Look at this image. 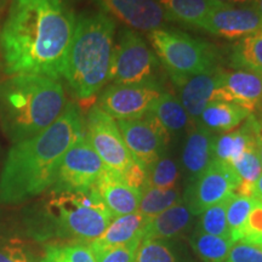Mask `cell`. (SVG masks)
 <instances>
[{
	"label": "cell",
	"mask_w": 262,
	"mask_h": 262,
	"mask_svg": "<svg viewBox=\"0 0 262 262\" xmlns=\"http://www.w3.org/2000/svg\"><path fill=\"white\" fill-rule=\"evenodd\" d=\"M117 123L126 147L143 168H149L164 155L170 135L152 113H146L137 119L118 120Z\"/></svg>",
	"instance_id": "8fae6325"
},
{
	"label": "cell",
	"mask_w": 262,
	"mask_h": 262,
	"mask_svg": "<svg viewBox=\"0 0 262 262\" xmlns=\"http://www.w3.org/2000/svg\"><path fill=\"white\" fill-rule=\"evenodd\" d=\"M202 29L226 39H242L262 32V15L256 6L222 5L215 9Z\"/></svg>",
	"instance_id": "5bb4252c"
},
{
	"label": "cell",
	"mask_w": 262,
	"mask_h": 262,
	"mask_svg": "<svg viewBox=\"0 0 262 262\" xmlns=\"http://www.w3.org/2000/svg\"><path fill=\"white\" fill-rule=\"evenodd\" d=\"M45 210L61 233L90 243L100 238L113 220L94 188L88 192H52Z\"/></svg>",
	"instance_id": "5b68a950"
},
{
	"label": "cell",
	"mask_w": 262,
	"mask_h": 262,
	"mask_svg": "<svg viewBox=\"0 0 262 262\" xmlns=\"http://www.w3.org/2000/svg\"><path fill=\"white\" fill-rule=\"evenodd\" d=\"M250 112L235 103L215 100L204 108L196 124L212 133H228L245 122Z\"/></svg>",
	"instance_id": "44dd1931"
},
{
	"label": "cell",
	"mask_w": 262,
	"mask_h": 262,
	"mask_svg": "<svg viewBox=\"0 0 262 262\" xmlns=\"http://www.w3.org/2000/svg\"><path fill=\"white\" fill-rule=\"evenodd\" d=\"M254 120H255V137H256L257 149H258V155H260V160L262 165V110H260L256 113H254Z\"/></svg>",
	"instance_id": "74e56055"
},
{
	"label": "cell",
	"mask_w": 262,
	"mask_h": 262,
	"mask_svg": "<svg viewBox=\"0 0 262 262\" xmlns=\"http://www.w3.org/2000/svg\"><path fill=\"white\" fill-rule=\"evenodd\" d=\"M158 57L139 33L131 29L120 32L114 45L110 81L112 84H142L156 81Z\"/></svg>",
	"instance_id": "ba28073f"
},
{
	"label": "cell",
	"mask_w": 262,
	"mask_h": 262,
	"mask_svg": "<svg viewBox=\"0 0 262 262\" xmlns=\"http://www.w3.org/2000/svg\"><path fill=\"white\" fill-rule=\"evenodd\" d=\"M134 262H176V257L163 241L143 238L137 248Z\"/></svg>",
	"instance_id": "836d02e7"
},
{
	"label": "cell",
	"mask_w": 262,
	"mask_h": 262,
	"mask_svg": "<svg viewBox=\"0 0 262 262\" xmlns=\"http://www.w3.org/2000/svg\"><path fill=\"white\" fill-rule=\"evenodd\" d=\"M141 241L126 245H114V247L101 245L96 242H91L89 247L96 262H134Z\"/></svg>",
	"instance_id": "d6a6232c"
},
{
	"label": "cell",
	"mask_w": 262,
	"mask_h": 262,
	"mask_svg": "<svg viewBox=\"0 0 262 262\" xmlns=\"http://www.w3.org/2000/svg\"><path fill=\"white\" fill-rule=\"evenodd\" d=\"M155 54L170 78L191 77L216 67V50L211 44L181 31L159 28L147 33Z\"/></svg>",
	"instance_id": "8992f818"
},
{
	"label": "cell",
	"mask_w": 262,
	"mask_h": 262,
	"mask_svg": "<svg viewBox=\"0 0 262 262\" xmlns=\"http://www.w3.org/2000/svg\"><path fill=\"white\" fill-rule=\"evenodd\" d=\"M216 134L202 126L193 124L188 131L182 147V165L191 183L199 178L214 160V140Z\"/></svg>",
	"instance_id": "ac0fdd59"
},
{
	"label": "cell",
	"mask_w": 262,
	"mask_h": 262,
	"mask_svg": "<svg viewBox=\"0 0 262 262\" xmlns=\"http://www.w3.org/2000/svg\"><path fill=\"white\" fill-rule=\"evenodd\" d=\"M106 15L131 31L149 33L169 21L158 0H96Z\"/></svg>",
	"instance_id": "4fadbf2b"
},
{
	"label": "cell",
	"mask_w": 262,
	"mask_h": 262,
	"mask_svg": "<svg viewBox=\"0 0 262 262\" xmlns=\"http://www.w3.org/2000/svg\"><path fill=\"white\" fill-rule=\"evenodd\" d=\"M215 100L235 103L251 114L262 110V78L250 72L222 70Z\"/></svg>",
	"instance_id": "9a60e30c"
},
{
	"label": "cell",
	"mask_w": 262,
	"mask_h": 262,
	"mask_svg": "<svg viewBox=\"0 0 262 262\" xmlns=\"http://www.w3.org/2000/svg\"><path fill=\"white\" fill-rule=\"evenodd\" d=\"M181 201V192L178 187L162 189L143 186L141 188V201L137 211L150 220Z\"/></svg>",
	"instance_id": "4316f807"
},
{
	"label": "cell",
	"mask_w": 262,
	"mask_h": 262,
	"mask_svg": "<svg viewBox=\"0 0 262 262\" xmlns=\"http://www.w3.org/2000/svg\"><path fill=\"white\" fill-rule=\"evenodd\" d=\"M217 2L222 3V4H227V5L245 6L247 4H255L256 0H217Z\"/></svg>",
	"instance_id": "ab89813d"
},
{
	"label": "cell",
	"mask_w": 262,
	"mask_h": 262,
	"mask_svg": "<svg viewBox=\"0 0 262 262\" xmlns=\"http://www.w3.org/2000/svg\"><path fill=\"white\" fill-rule=\"evenodd\" d=\"M0 262H31V260L18 242H10L0 244Z\"/></svg>",
	"instance_id": "8d00e7d4"
},
{
	"label": "cell",
	"mask_w": 262,
	"mask_h": 262,
	"mask_svg": "<svg viewBox=\"0 0 262 262\" xmlns=\"http://www.w3.org/2000/svg\"><path fill=\"white\" fill-rule=\"evenodd\" d=\"M251 196H254V198L256 199V201L262 202V173H261L260 178H258L256 183H255V185H254Z\"/></svg>",
	"instance_id": "f35d334b"
},
{
	"label": "cell",
	"mask_w": 262,
	"mask_h": 262,
	"mask_svg": "<svg viewBox=\"0 0 262 262\" xmlns=\"http://www.w3.org/2000/svg\"><path fill=\"white\" fill-rule=\"evenodd\" d=\"M241 181L229 165L212 160L204 172L187 189V205L193 215L237 194Z\"/></svg>",
	"instance_id": "7c38bea8"
},
{
	"label": "cell",
	"mask_w": 262,
	"mask_h": 262,
	"mask_svg": "<svg viewBox=\"0 0 262 262\" xmlns=\"http://www.w3.org/2000/svg\"><path fill=\"white\" fill-rule=\"evenodd\" d=\"M231 168L237 173L241 186L237 194L251 196L254 185L262 173V165L258 155L256 139L247 147L243 155L232 164Z\"/></svg>",
	"instance_id": "484cf974"
},
{
	"label": "cell",
	"mask_w": 262,
	"mask_h": 262,
	"mask_svg": "<svg viewBox=\"0 0 262 262\" xmlns=\"http://www.w3.org/2000/svg\"><path fill=\"white\" fill-rule=\"evenodd\" d=\"M84 135L79 108L67 103L63 113L47 130L14 143L0 175V202L17 204L50 188L66 152Z\"/></svg>",
	"instance_id": "7a4b0ae2"
},
{
	"label": "cell",
	"mask_w": 262,
	"mask_h": 262,
	"mask_svg": "<svg viewBox=\"0 0 262 262\" xmlns=\"http://www.w3.org/2000/svg\"><path fill=\"white\" fill-rule=\"evenodd\" d=\"M75 24L63 0H12L0 29L5 73L63 78Z\"/></svg>",
	"instance_id": "6da1fadb"
},
{
	"label": "cell",
	"mask_w": 262,
	"mask_h": 262,
	"mask_svg": "<svg viewBox=\"0 0 262 262\" xmlns=\"http://www.w3.org/2000/svg\"><path fill=\"white\" fill-rule=\"evenodd\" d=\"M93 188L113 217L133 214L139 210L141 189L127 185L118 173L108 168Z\"/></svg>",
	"instance_id": "e0dca14e"
},
{
	"label": "cell",
	"mask_w": 262,
	"mask_h": 262,
	"mask_svg": "<svg viewBox=\"0 0 262 262\" xmlns=\"http://www.w3.org/2000/svg\"><path fill=\"white\" fill-rule=\"evenodd\" d=\"M224 262H262V248L247 242H235Z\"/></svg>",
	"instance_id": "e575fe53"
},
{
	"label": "cell",
	"mask_w": 262,
	"mask_h": 262,
	"mask_svg": "<svg viewBox=\"0 0 262 262\" xmlns=\"http://www.w3.org/2000/svg\"><path fill=\"white\" fill-rule=\"evenodd\" d=\"M148 221V219L141 215L139 211L117 216L113 217L103 234L94 242L101 245L114 247V245H126L141 241Z\"/></svg>",
	"instance_id": "603a6c76"
},
{
	"label": "cell",
	"mask_w": 262,
	"mask_h": 262,
	"mask_svg": "<svg viewBox=\"0 0 262 262\" xmlns=\"http://www.w3.org/2000/svg\"><path fill=\"white\" fill-rule=\"evenodd\" d=\"M255 137L254 114H250L245 123L238 129L228 133L216 134L214 140V160L231 166L239 157L243 155L247 147L250 145Z\"/></svg>",
	"instance_id": "d6986e66"
},
{
	"label": "cell",
	"mask_w": 262,
	"mask_h": 262,
	"mask_svg": "<svg viewBox=\"0 0 262 262\" xmlns=\"http://www.w3.org/2000/svg\"><path fill=\"white\" fill-rule=\"evenodd\" d=\"M253 244H254V245H257V247H260V248H262V234L256 239V241L254 242Z\"/></svg>",
	"instance_id": "b9f144b4"
},
{
	"label": "cell",
	"mask_w": 262,
	"mask_h": 262,
	"mask_svg": "<svg viewBox=\"0 0 262 262\" xmlns=\"http://www.w3.org/2000/svg\"><path fill=\"white\" fill-rule=\"evenodd\" d=\"M107 169L85 135L66 152L58 165L52 192H88Z\"/></svg>",
	"instance_id": "9c48e42d"
},
{
	"label": "cell",
	"mask_w": 262,
	"mask_h": 262,
	"mask_svg": "<svg viewBox=\"0 0 262 262\" xmlns=\"http://www.w3.org/2000/svg\"><path fill=\"white\" fill-rule=\"evenodd\" d=\"M179 179V168L175 160L168 156H162L146 169V182L143 186L153 188L168 189L176 187Z\"/></svg>",
	"instance_id": "f546056e"
},
{
	"label": "cell",
	"mask_w": 262,
	"mask_h": 262,
	"mask_svg": "<svg viewBox=\"0 0 262 262\" xmlns=\"http://www.w3.org/2000/svg\"><path fill=\"white\" fill-rule=\"evenodd\" d=\"M255 198L248 195L234 194L227 206V226L231 241H243L244 228L247 224L249 214L253 209Z\"/></svg>",
	"instance_id": "f1b7e54d"
},
{
	"label": "cell",
	"mask_w": 262,
	"mask_h": 262,
	"mask_svg": "<svg viewBox=\"0 0 262 262\" xmlns=\"http://www.w3.org/2000/svg\"><path fill=\"white\" fill-rule=\"evenodd\" d=\"M157 81L142 84H111L101 93L97 106L114 120L137 119L148 113L163 94Z\"/></svg>",
	"instance_id": "30bf717a"
},
{
	"label": "cell",
	"mask_w": 262,
	"mask_h": 262,
	"mask_svg": "<svg viewBox=\"0 0 262 262\" xmlns=\"http://www.w3.org/2000/svg\"><path fill=\"white\" fill-rule=\"evenodd\" d=\"M255 6H256L258 12L262 15V0H256V2H255Z\"/></svg>",
	"instance_id": "60d3db41"
},
{
	"label": "cell",
	"mask_w": 262,
	"mask_h": 262,
	"mask_svg": "<svg viewBox=\"0 0 262 262\" xmlns=\"http://www.w3.org/2000/svg\"><path fill=\"white\" fill-rule=\"evenodd\" d=\"M169 21L201 28L215 9L225 5L217 0H158Z\"/></svg>",
	"instance_id": "7402d4cb"
},
{
	"label": "cell",
	"mask_w": 262,
	"mask_h": 262,
	"mask_svg": "<svg viewBox=\"0 0 262 262\" xmlns=\"http://www.w3.org/2000/svg\"><path fill=\"white\" fill-rule=\"evenodd\" d=\"M222 68L216 66L202 73L191 77L172 79V83L178 86L180 102L185 107L186 112L194 124L209 102L214 101L216 89L221 79Z\"/></svg>",
	"instance_id": "2e32d148"
},
{
	"label": "cell",
	"mask_w": 262,
	"mask_h": 262,
	"mask_svg": "<svg viewBox=\"0 0 262 262\" xmlns=\"http://www.w3.org/2000/svg\"><path fill=\"white\" fill-rule=\"evenodd\" d=\"M231 66L262 78V32L235 42L231 52Z\"/></svg>",
	"instance_id": "d4e9b609"
},
{
	"label": "cell",
	"mask_w": 262,
	"mask_h": 262,
	"mask_svg": "<svg viewBox=\"0 0 262 262\" xmlns=\"http://www.w3.org/2000/svg\"><path fill=\"white\" fill-rule=\"evenodd\" d=\"M67 106L58 80L42 75H11L0 83V125L12 143L47 130Z\"/></svg>",
	"instance_id": "3957f363"
},
{
	"label": "cell",
	"mask_w": 262,
	"mask_h": 262,
	"mask_svg": "<svg viewBox=\"0 0 262 262\" xmlns=\"http://www.w3.org/2000/svg\"><path fill=\"white\" fill-rule=\"evenodd\" d=\"M116 21L104 12L79 16L75 24L63 78L80 101L100 93L110 81Z\"/></svg>",
	"instance_id": "277c9868"
},
{
	"label": "cell",
	"mask_w": 262,
	"mask_h": 262,
	"mask_svg": "<svg viewBox=\"0 0 262 262\" xmlns=\"http://www.w3.org/2000/svg\"><path fill=\"white\" fill-rule=\"evenodd\" d=\"M85 137L104 165L124 179L137 165L118 126L117 120L103 112L97 104L88 111L84 119Z\"/></svg>",
	"instance_id": "52a82bcc"
},
{
	"label": "cell",
	"mask_w": 262,
	"mask_h": 262,
	"mask_svg": "<svg viewBox=\"0 0 262 262\" xmlns=\"http://www.w3.org/2000/svg\"><path fill=\"white\" fill-rule=\"evenodd\" d=\"M149 112L159 120L169 135L182 133L192 122L179 98L166 91H163V94L157 98Z\"/></svg>",
	"instance_id": "cb8c5ba5"
},
{
	"label": "cell",
	"mask_w": 262,
	"mask_h": 262,
	"mask_svg": "<svg viewBox=\"0 0 262 262\" xmlns=\"http://www.w3.org/2000/svg\"><path fill=\"white\" fill-rule=\"evenodd\" d=\"M193 215L186 202H180L156 217L150 219L143 231V238L165 241L182 233L191 224ZM142 238V239H143Z\"/></svg>",
	"instance_id": "ffe728a7"
},
{
	"label": "cell",
	"mask_w": 262,
	"mask_h": 262,
	"mask_svg": "<svg viewBox=\"0 0 262 262\" xmlns=\"http://www.w3.org/2000/svg\"><path fill=\"white\" fill-rule=\"evenodd\" d=\"M39 262H96L89 245H50Z\"/></svg>",
	"instance_id": "4dcf8cb0"
},
{
	"label": "cell",
	"mask_w": 262,
	"mask_h": 262,
	"mask_svg": "<svg viewBox=\"0 0 262 262\" xmlns=\"http://www.w3.org/2000/svg\"><path fill=\"white\" fill-rule=\"evenodd\" d=\"M233 244L229 238L205 233L198 228L191 237L193 250L204 262H224Z\"/></svg>",
	"instance_id": "83f0119b"
},
{
	"label": "cell",
	"mask_w": 262,
	"mask_h": 262,
	"mask_svg": "<svg viewBox=\"0 0 262 262\" xmlns=\"http://www.w3.org/2000/svg\"><path fill=\"white\" fill-rule=\"evenodd\" d=\"M254 198V196H253ZM262 234V202L255 199L254 206L245 224L243 242L253 244Z\"/></svg>",
	"instance_id": "d590c367"
},
{
	"label": "cell",
	"mask_w": 262,
	"mask_h": 262,
	"mask_svg": "<svg viewBox=\"0 0 262 262\" xmlns=\"http://www.w3.org/2000/svg\"><path fill=\"white\" fill-rule=\"evenodd\" d=\"M231 199L232 196L203 211L201 214L198 229L205 232V233L217 235V237L229 238L227 226V206Z\"/></svg>",
	"instance_id": "1f68e13d"
}]
</instances>
